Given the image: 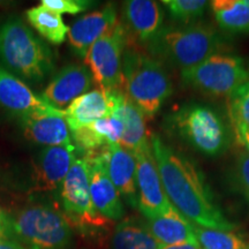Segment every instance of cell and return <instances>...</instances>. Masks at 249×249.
<instances>
[{
    "instance_id": "obj_1",
    "label": "cell",
    "mask_w": 249,
    "mask_h": 249,
    "mask_svg": "<svg viewBox=\"0 0 249 249\" xmlns=\"http://www.w3.org/2000/svg\"><path fill=\"white\" fill-rule=\"evenodd\" d=\"M161 183L170 203L198 227L231 232L235 225L214 202L203 173L191 160L167 145L160 136H150Z\"/></svg>"
},
{
    "instance_id": "obj_2",
    "label": "cell",
    "mask_w": 249,
    "mask_h": 249,
    "mask_svg": "<svg viewBox=\"0 0 249 249\" xmlns=\"http://www.w3.org/2000/svg\"><path fill=\"white\" fill-rule=\"evenodd\" d=\"M0 62L33 83L44 81L53 71L51 50L17 18L0 21Z\"/></svg>"
},
{
    "instance_id": "obj_3",
    "label": "cell",
    "mask_w": 249,
    "mask_h": 249,
    "mask_svg": "<svg viewBox=\"0 0 249 249\" xmlns=\"http://www.w3.org/2000/svg\"><path fill=\"white\" fill-rule=\"evenodd\" d=\"M149 46L152 53L178 67L180 71L197 66L210 55L225 52V42L220 34L202 22L164 27Z\"/></svg>"
},
{
    "instance_id": "obj_4",
    "label": "cell",
    "mask_w": 249,
    "mask_h": 249,
    "mask_svg": "<svg viewBox=\"0 0 249 249\" xmlns=\"http://www.w3.org/2000/svg\"><path fill=\"white\" fill-rule=\"evenodd\" d=\"M123 88L147 119L160 112L173 91L172 81L160 61L128 48L123 59Z\"/></svg>"
},
{
    "instance_id": "obj_5",
    "label": "cell",
    "mask_w": 249,
    "mask_h": 249,
    "mask_svg": "<svg viewBox=\"0 0 249 249\" xmlns=\"http://www.w3.org/2000/svg\"><path fill=\"white\" fill-rule=\"evenodd\" d=\"M167 126L193 149L209 157L223 155L231 143V132L224 118L204 104L183 105L170 114Z\"/></svg>"
},
{
    "instance_id": "obj_6",
    "label": "cell",
    "mask_w": 249,
    "mask_h": 249,
    "mask_svg": "<svg viewBox=\"0 0 249 249\" xmlns=\"http://www.w3.org/2000/svg\"><path fill=\"white\" fill-rule=\"evenodd\" d=\"M12 236L26 249H68L71 226L61 211L48 205H31L11 218Z\"/></svg>"
},
{
    "instance_id": "obj_7",
    "label": "cell",
    "mask_w": 249,
    "mask_h": 249,
    "mask_svg": "<svg viewBox=\"0 0 249 249\" xmlns=\"http://www.w3.org/2000/svg\"><path fill=\"white\" fill-rule=\"evenodd\" d=\"M59 191L62 213L82 235L97 238L113 225L93 207L89 191V164L85 156L76 158Z\"/></svg>"
},
{
    "instance_id": "obj_8",
    "label": "cell",
    "mask_w": 249,
    "mask_h": 249,
    "mask_svg": "<svg viewBox=\"0 0 249 249\" xmlns=\"http://www.w3.org/2000/svg\"><path fill=\"white\" fill-rule=\"evenodd\" d=\"M181 81L185 86L200 92L230 98L249 82V67L239 55L219 52L197 66L181 71Z\"/></svg>"
},
{
    "instance_id": "obj_9",
    "label": "cell",
    "mask_w": 249,
    "mask_h": 249,
    "mask_svg": "<svg viewBox=\"0 0 249 249\" xmlns=\"http://www.w3.org/2000/svg\"><path fill=\"white\" fill-rule=\"evenodd\" d=\"M127 40L124 26L118 21L87 52L86 65L99 89L112 91L123 88V59Z\"/></svg>"
},
{
    "instance_id": "obj_10",
    "label": "cell",
    "mask_w": 249,
    "mask_h": 249,
    "mask_svg": "<svg viewBox=\"0 0 249 249\" xmlns=\"http://www.w3.org/2000/svg\"><path fill=\"white\" fill-rule=\"evenodd\" d=\"M136 161L139 210L147 219L166 213L172 207L161 183L151 142L133 152Z\"/></svg>"
},
{
    "instance_id": "obj_11",
    "label": "cell",
    "mask_w": 249,
    "mask_h": 249,
    "mask_svg": "<svg viewBox=\"0 0 249 249\" xmlns=\"http://www.w3.org/2000/svg\"><path fill=\"white\" fill-rule=\"evenodd\" d=\"M89 164V191L95 209L107 219L121 220L124 209L121 196L107 173L105 149L85 155Z\"/></svg>"
},
{
    "instance_id": "obj_12",
    "label": "cell",
    "mask_w": 249,
    "mask_h": 249,
    "mask_svg": "<svg viewBox=\"0 0 249 249\" xmlns=\"http://www.w3.org/2000/svg\"><path fill=\"white\" fill-rule=\"evenodd\" d=\"M21 126L24 136L35 144L45 148L71 144V129L62 110L52 108L27 114L21 118Z\"/></svg>"
},
{
    "instance_id": "obj_13",
    "label": "cell",
    "mask_w": 249,
    "mask_h": 249,
    "mask_svg": "<svg viewBox=\"0 0 249 249\" xmlns=\"http://www.w3.org/2000/svg\"><path fill=\"white\" fill-rule=\"evenodd\" d=\"M116 5L107 4L98 11L88 13L71 24L68 40L73 52L85 58L88 50L118 23Z\"/></svg>"
},
{
    "instance_id": "obj_14",
    "label": "cell",
    "mask_w": 249,
    "mask_h": 249,
    "mask_svg": "<svg viewBox=\"0 0 249 249\" xmlns=\"http://www.w3.org/2000/svg\"><path fill=\"white\" fill-rule=\"evenodd\" d=\"M75 145H59L43 149L34 170L35 189L39 192H55L70 172L76 160Z\"/></svg>"
},
{
    "instance_id": "obj_15",
    "label": "cell",
    "mask_w": 249,
    "mask_h": 249,
    "mask_svg": "<svg viewBox=\"0 0 249 249\" xmlns=\"http://www.w3.org/2000/svg\"><path fill=\"white\" fill-rule=\"evenodd\" d=\"M93 82L91 73L83 65H68L52 77L42 93L50 105L61 110L88 92Z\"/></svg>"
},
{
    "instance_id": "obj_16",
    "label": "cell",
    "mask_w": 249,
    "mask_h": 249,
    "mask_svg": "<svg viewBox=\"0 0 249 249\" xmlns=\"http://www.w3.org/2000/svg\"><path fill=\"white\" fill-rule=\"evenodd\" d=\"M124 29L136 40L150 45L163 29L164 11L157 1L129 0L124 5Z\"/></svg>"
},
{
    "instance_id": "obj_17",
    "label": "cell",
    "mask_w": 249,
    "mask_h": 249,
    "mask_svg": "<svg viewBox=\"0 0 249 249\" xmlns=\"http://www.w3.org/2000/svg\"><path fill=\"white\" fill-rule=\"evenodd\" d=\"M0 107L22 118L37 111L55 108L36 95L22 80L0 67Z\"/></svg>"
},
{
    "instance_id": "obj_18",
    "label": "cell",
    "mask_w": 249,
    "mask_h": 249,
    "mask_svg": "<svg viewBox=\"0 0 249 249\" xmlns=\"http://www.w3.org/2000/svg\"><path fill=\"white\" fill-rule=\"evenodd\" d=\"M112 116L117 117L124 124V133L119 143L121 147L133 154L150 143V135L147 128V118L124 95L123 90L113 91Z\"/></svg>"
},
{
    "instance_id": "obj_19",
    "label": "cell",
    "mask_w": 249,
    "mask_h": 249,
    "mask_svg": "<svg viewBox=\"0 0 249 249\" xmlns=\"http://www.w3.org/2000/svg\"><path fill=\"white\" fill-rule=\"evenodd\" d=\"M113 91L91 90L77 97L62 110L71 132L88 127L103 118L111 117L113 111Z\"/></svg>"
},
{
    "instance_id": "obj_20",
    "label": "cell",
    "mask_w": 249,
    "mask_h": 249,
    "mask_svg": "<svg viewBox=\"0 0 249 249\" xmlns=\"http://www.w3.org/2000/svg\"><path fill=\"white\" fill-rule=\"evenodd\" d=\"M107 173L120 196L133 209H139L136 189V161L132 152L113 144L105 148Z\"/></svg>"
},
{
    "instance_id": "obj_21",
    "label": "cell",
    "mask_w": 249,
    "mask_h": 249,
    "mask_svg": "<svg viewBox=\"0 0 249 249\" xmlns=\"http://www.w3.org/2000/svg\"><path fill=\"white\" fill-rule=\"evenodd\" d=\"M147 227L160 245L198 244L194 225L173 205L163 214L147 219Z\"/></svg>"
},
{
    "instance_id": "obj_22",
    "label": "cell",
    "mask_w": 249,
    "mask_h": 249,
    "mask_svg": "<svg viewBox=\"0 0 249 249\" xmlns=\"http://www.w3.org/2000/svg\"><path fill=\"white\" fill-rule=\"evenodd\" d=\"M161 245L151 234L147 225L126 218L117 224L111 234L110 249H160Z\"/></svg>"
},
{
    "instance_id": "obj_23",
    "label": "cell",
    "mask_w": 249,
    "mask_h": 249,
    "mask_svg": "<svg viewBox=\"0 0 249 249\" xmlns=\"http://www.w3.org/2000/svg\"><path fill=\"white\" fill-rule=\"evenodd\" d=\"M218 26L227 33H249V7L246 0H213L209 2Z\"/></svg>"
},
{
    "instance_id": "obj_24",
    "label": "cell",
    "mask_w": 249,
    "mask_h": 249,
    "mask_svg": "<svg viewBox=\"0 0 249 249\" xmlns=\"http://www.w3.org/2000/svg\"><path fill=\"white\" fill-rule=\"evenodd\" d=\"M26 17L39 35L52 44H62L68 36L70 27L64 22L61 15L43 5L28 9Z\"/></svg>"
},
{
    "instance_id": "obj_25",
    "label": "cell",
    "mask_w": 249,
    "mask_h": 249,
    "mask_svg": "<svg viewBox=\"0 0 249 249\" xmlns=\"http://www.w3.org/2000/svg\"><path fill=\"white\" fill-rule=\"evenodd\" d=\"M194 232L202 249H249V240L233 231L225 232L194 226Z\"/></svg>"
},
{
    "instance_id": "obj_26",
    "label": "cell",
    "mask_w": 249,
    "mask_h": 249,
    "mask_svg": "<svg viewBox=\"0 0 249 249\" xmlns=\"http://www.w3.org/2000/svg\"><path fill=\"white\" fill-rule=\"evenodd\" d=\"M169 11L170 17L182 24L194 23L203 17L209 1L205 0H164L161 1Z\"/></svg>"
},
{
    "instance_id": "obj_27",
    "label": "cell",
    "mask_w": 249,
    "mask_h": 249,
    "mask_svg": "<svg viewBox=\"0 0 249 249\" xmlns=\"http://www.w3.org/2000/svg\"><path fill=\"white\" fill-rule=\"evenodd\" d=\"M88 127L104 149L110 145L119 144L124 133L123 123L114 116L103 118Z\"/></svg>"
},
{
    "instance_id": "obj_28",
    "label": "cell",
    "mask_w": 249,
    "mask_h": 249,
    "mask_svg": "<svg viewBox=\"0 0 249 249\" xmlns=\"http://www.w3.org/2000/svg\"><path fill=\"white\" fill-rule=\"evenodd\" d=\"M230 116L231 120L239 121L249 128V82L230 97Z\"/></svg>"
},
{
    "instance_id": "obj_29",
    "label": "cell",
    "mask_w": 249,
    "mask_h": 249,
    "mask_svg": "<svg viewBox=\"0 0 249 249\" xmlns=\"http://www.w3.org/2000/svg\"><path fill=\"white\" fill-rule=\"evenodd\" d=\"M233 178L239 191L249 204V155L246 151H238L236 154Z\"/></svg>"
},
{
    "instance_id": "obj_30",
    "label": "cell",
    "mask_w": 249,
    "mask_h": 249,
    "mask_svg": "<svg viewBox=\"0 0 249 249\" xmlns=\"http://www.w3.org/2000/svg\"><path fill=\"white\" fill-rule=\"evenodd\" d=\"M40 5L60 15L64 13L75 15L87 11L91 2L86 0H42Z\"/></svg>"
},
{
    "instance_id": "obj_31",
    "label": "cell",
    "mask_w": 249,
    "mask_h": 249,
    "mask_svg": "<svg viewBox=\"0 0 249 249\" xmlns=\"http://www.w3.org/2000/svg\"><path fill=\"white\" fill-rule=\"evenodd\" d=\"M232 121V127L234 130V135L236 141L239 144H241L245 148V150L249 155V128L246 127L244 124L239 123V121L231 120Z\"/></svg>"
},
{
    "instance_id": "obj_32",
    "label": "cell",
    "mask_w": 249,
    "mask_h": 249,
    "mask_svg": "<svg viewBox=\"0 0 249 249\" xmlns=\"http://www.w3.org/2000/svg\"><path fill=\"white\" fill-rule=\"evenodd\" d=\"M11 218L0 209V240H12Z\"/></svg>"
},
{
    "instance_id": "obj_33",
    "label": "cell",
    "mask_w": 249,
    "mask_h": 249,
    "mask_svg": "<svg viewBox=\"0 0 249 249\" xmlns=\"http://www.w3.org/2000/svg\"><path fill=\"white\" fill-rule=\"evenodd\" d=\"M160 249H202L198 244H179V245H161Z\"/></svg>"
},
{
    "instance_id": "obj_34",
    "label": "cell",
    "mask_w": 249,
    "mask_h": 249,
    "mask_svg": "<svg viewBox=\"0 0 249 249\" xmlns=\"http://www.w3.org/2000/svg\"><path fill=\"white\" fill-rule=\"evenodd\" d=\"M0 249H26V247L15 240H0Z\"/></svg>"
},
{
    "instance_id": "obj_35",
    "label": "cell",
    "mask_w": 249,
    "mask_h": 249,
    "mask_svg": "<svg viewBox=\"0 0 249 249\" xmlns=\"http://www.w3.org/2000/svg\"><path fill=\"white\" fill-rule=\"evenodd\" d=\"M246 2H247V5H248V7H249V0H246Z\"/></svg>"
}]
</instances>
